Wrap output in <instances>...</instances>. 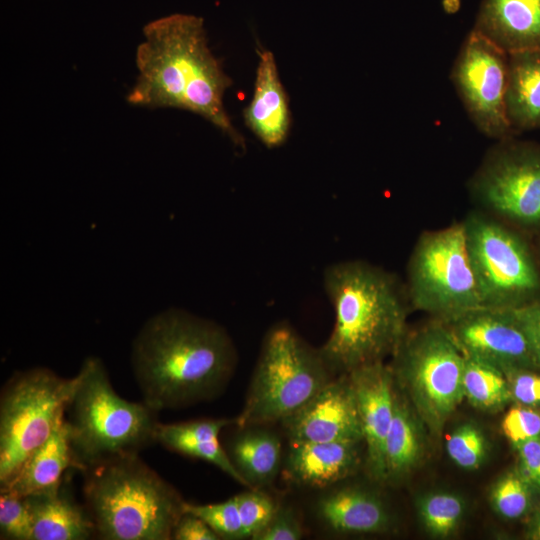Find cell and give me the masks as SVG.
Masks as SVG:
<instances>
[{
	"mask_svg": "<svg viewBox=\"0 0 540 540\" xmlns=\"http://www.w3.org/2000/svg\"><path fill=\"white\" fill-rule=\"evenodd\" d=\"M460 6V0H443V8L446 13H455Z\"/></svg>",
	"mask_w": 540,
	"mask_h": 540,
	"instance_id": "ab89813d",
	"label": "cell"
},
{
	"mask_svg": "<svg viewBox=\"0 0 540 540\" xmlns=\"http://www.w3.org/2000/svg\"><path fill=\"white\" fill-rule=\"evenodd\" d=\"M355 394L365 445V466L371 479L385 482V440L394 413L396 383L384 362L347 373Z\"/></svg>",
	"mask_w": 540,
	"mask_h": 540,
	"instance_id": "9a60e30c",
	"label": "cell"
},
{
	"mask_svg": "<svg viewBox=\"0 0 540 540\" xmlns=\"http://www.w3.org/2000/svg\"><path fill=\"white\" fill-rule=\"evenodd\" d=\"M142 32L135 53L138 74L126 101L192 112L243 147L223 103L232 81L209 48L203 18L174 13L150 21Z\"/></svg>",
	"mask_w": 540,
	"mask_h": 540,
	"instance_id": "7a4b0ae2",
	"label": "cell"
},
{
	"mask_svg": "<svg viewBox=\"0 0 540 540\" xmlns=\"http://www.w3.org/2000/svg\"><path fill=\"white\" fill-rule=\"evenodd\" d=\"M422 425L415 411L399 395L396 385L394 413L385 440V482L399 481L421 461L424 452Z\"/></svg>",
	"mask_w": 540,
	"mask_h": 540,
	"instance_id": "cb8c5ba5",
	"label": "cell"
},
{
	"mask_svg": "<svg viewBox=\"0 0 540 540\" xmlns=\"http://www.w3.org/2000/svg\"><path fill=\"white\" fill-rule=\"evenodd\" d=\"M172 539L218 540L220 538L200 517L190 512H184L174 528Z\"/></svg>",
	"mask_w": 540,
	"mask_h": 540,
	"instance_id": "74e56055",
	"label": "cell"
},
{
	"mask_svg": "<svg viewBox=\"0 0 540 540\" xmlns=\"http://www.w3.org/2000/svg\"><path fill=\"white\" fill-rule=\"evenodd\" d=\"M417 511L428 533L444 538L458 528L465 513V503L455 493L431 492L418 500Z\"/></svg>",
	"mask_w": 540,
	"mask_h": 540,
	"instance_id": "4316f807",
	"label": "cell"
},
{
	"mask_svg": "<svg viewBox=\"0 0 540 540\" xmlns=\"http://www.w3.org/2000/svg\"><path fill=\"white\" fill-rule=\"evenodd\" d=\"M444 324L465 356L503 373L539 370L530 342L511 308L482 306Z\"/></svg>",
	"mask_w": 540,
	"mask_h": 540,
	"instance_id": "4fadbf2b",
	"label": "cell"
},
{
	"mask_svg": "<svg viewBox=\"0 0 540 540\" xmlns=\"http://www.w3.org/2000/svg\"><path fill=\"white\" fill-rule=\"evenodd\" d=\"M71 467L76 469V462L64 418L51 437L28 456L0 490L19 497L53 493L61 487L63 474Z\"/></svg>",
	"mask_w": 540,
	"mask_h": 540,
	"instance_id": "ffe728a7",
	"label": "cell"
},
{
	"mask_svg": "<svg viewBox=\"0 0 540 540\" xmlns=\"http://www.w3.org/2000/svg\"><path fill=\"white\" fill-rule=\"evenodd\" d=\"M505 110L515 135L540 129V48L508 54Z\"/></svg>",
	"mask_w": 540,
	"mask_h": 540,
	"instance_id": "7402d4cb",
	"label": "cell"
},
{
	"mask_svg": "<svg viewBox=\"0 0 540 540\" xmlns=\"http://www.w3.org/2000/svg\"><path fill=\"white\" fill-rule=\"evenodd\" d=\"M302 537L303 528L293 509L279 506L269 524L254 540H299Z\"/></svg>",
	"mask_w": 540,
	"mask_h": 540,
	"instance_id": "e575fe53",
	"label": "cell"
},
{
	"mask_svg": "<svg viewBox=\"0 0 540 540\" xmlns=\"http://www.w3.org/2000/svg\"><path fill=\"white\" fill-rule=\"evenodd\" d=\"M76 377L64 418L77 470L112 457L139 454L157 442L159 411L144 401L119 396L99 358H86Z\"/></svg>",
	"mask_w": 540,
	"mask_h": 540,
	"instance_id": "5b68a950",
	"label": "cell"
},
{
	"mask_svg": "<svg viewBox=\"0 0 540 540\" xmlns=\"http://www.w3.org/2000/svg\"><path fill=\"white\" fill-rule=\"evenodd\" d=\"M529 536L532 539L540 540V510L532 519Z\"/></svg>",
	"mask_w": 540,
	"mask_h": 540,
	"instance_id": "f35d334b",
	"label": "cell"
},
{
	"mask_svg": "<svg viewBox=\"0 0 540 540\" xmlns=\"http://www.w3.org/2000/svg\"><path fill=\"white\" fill-rule=\"evenodd\" d=\"M502 431L513 446L540 436V410L517 404L502 420Z\"/></svg>",
	"mask_w": 540,
	"mask_h": 540,
	"instance_id": "d6a6232c",
	"label": "cell"
},
{
	"mask_svg": "<svg viewBox=\"0 0 540 540\" xmlns=\"http://www.w3.org/2000/svg\"><path fill=\"white\" fill-rule=\"evenodd\" d=\"M243 117L247 127L268 148L282 145L289 134L288 98L271 51L259 53L254 91Z\"/></svg>",
	"mask_w": 540,
	"mask_h": 540,
	"instance_id": "2e32d148",
	"label": "cell"
},
{
	"mask_svg": "<svg viewBox=\"0 0 540 540\" xmlns=\"http://www.w3.org/2000/svg\"><path fill=\"white\" fill-rule=\"evenodd\" d=\"M483 209L522 225L540 223V143L498 140L468 182Z\"/></svg>",
	"mask_w": 540,
	"mask_h": 540,
	"instance_id": "8fae6325",
	"label": "cell"
},
{
	"mask_svg": "<svg viewBox=\"0 0 540 540\" xmlns=\"http://www.w3.org/2000/svg\"><path fill=\"white\" fill-rule=\"evenodd\" d=\"M407 276L411 307L435 320L446 323L483 306L462 222L423 232L409 258Z\"/></svg>",
	"mask_w": 540,
	"mask_h": 540,
	"instance_id": "9c48e42d",
	"label": "cell"
},
{
	"mask_svg": "<svg viewBox=\"0 0 540 540\" xmlns=\"http://www.w3.org/2000/svg\"><path fill=\"white\" fill-rule=\"evenodd\" d=\"M289 478L313 488H327L351 476L360 464L363 441L290 442Z\"/></svg>",
	"mask_w": 540,
	"mask_h": 540,
	"instance_id": "e0dca14e",
	"label": "cell"
},
{
	"mask_svg": "<svg viewBox=\"0 0 540 540\" xmlns=\"http://www.w3.org/2000/svg\"><path fill=\"white\" fill-rule=\"evenodd\" d=\"M511 310L530 342L540 370V299L511 308Z\"/></svg>",
	"mask_w": 540,
	"mask_h": 540,
	"instance_id": "d590c367",
	"label": "cell"
},
{
	"mask_svg": "<svg viewBox=\"0 0 540 540\" xmlns=\"http://www.w3.org/2000/svg\"><path fill=\"white\" fill-rule=\"evenodd\" d=\"M462 225L483 307L515 308L535 300L540 276L523 240L479 212Z\"/></svg>",
	"mask_w": 540,
	"mask_h": 540,
	"instance_id": "30bf717a",
	"label": "cell"
},
{
	"mask_svg": "<svg viewBox=\"0 0 540 540\" xmlns=\"http://www.w3.org/2000/svg\"><path fill=\"white\" fill-rule=\"evenodd\" d=\"M0 532L2 539L32 540L33 520L24 497L1 492Z\"/></svg>",
	"mask_w": 540,
	"mask_h": 540,
	"instance_id": "1f68e13d",
	"label": "cell"
},
{
	"mask_svg": "<svg viewBox=\"0 0 540 540\" xmlns=\"http://www.w3.org/2000/svg\"><path fill=\"white\" fill-rule=\"evenodd\" d=\"M508 53L475 30L463 41L450 78L470 120L496 141L516 136L505 110Z\"/></svg>",
	"mask_w": 540,
	"mask_h": 540,
	"instance_id": "7c38bea8",
	"label": "cell"
},
{
	"mask_svg": "<svg viewBox=\"0 0 540 540\" xmlns=\"http://www.w3.org/2000/svg\"><path fill=\"white\" fill-rule=\"evenodd\" d=\"M472 29L508 54L540 48V0H482Z\"/></svg>",
	"mask_w": 540,
	"mask_h": 540,
	"instance_id": "ac0fdd59",
	"label": "cell"
},
{
	"mask_svg": "<svg viewBox=\"0 0 540 540\" xmlns=\"http://www.w3.org/2000/svg\"><path fill=\"white\" fill-rule=\"evenodd\" d=\"M511 400L517 404L540 406V375L530 369H514L504 372Z\"/></svg>",
	"mask_w": 540,
	"mask_h": 540,
	"instance_id": "836d02e7",
	"label": "cell"
},
{
	"mask_svg": "<svg viewBox=\"0 0 540 540\" xmlns=\"http://www.w3.org/2000/svg\"><path fill=\"white\" fill-rule=\"evenodd\" d=\"M232 441L230 458L250 488L271 484L281 465V442L270 430L242 428Z\"/></svg>",
	"mask_w": 540,
	"mask_h": 540,
	"instance_id": "d4e9b609",
	"label": "cell"
},
{
	"mask_svg": "<svg viewBox=\"0 0 540 540\" xmlns=\"http://www.w3.org/2000/svg\"><path fill=\"white\" fill-rule=\"evenodd\" d=\"M316 514L326 527L337 533H382L392 523L381 497L359 486L325 492L316 502Z\"/></svg>",
	"mask_w": 540,
	"mask_h": 540,
	"instance_id": "d6986e66",
	"label": "cell"
},
{
	"mask_svg": "<svg viewBox=\"0 0 540 540\" xmlns=\"http://www.w3.org/2000/svg\"><path fill=\"white\" fill-rule=\"evenodd\" d=\"M323 286L335 312L320 347L330 369L347 374L392 357L408 330L411 306L399 279L369 262L347 260L325 268Z\"/></svg>",
	"mask_w": 540,
	"mask_h": 540,
	"instance_id": "3957f363",
	"label": "cell"
},
{
	"mask_svg": "<svg viewBox=\"0 0 540 540\" xmlns=\"http://www.w3.org/2000/svg\"><path fill=\"white\" fill-rule=\"evenodd\" d=\"M533 489L520 471L507 472L491 488V505L501 517L518 519L530 510Z\"/></svg>",
	"mask_w": 540,
	"mask_h": 540,
	"instance_id": "83f0119b",
	"label": "cell"
},
{
	"mask_svg": "<svg viewBox=\"0 0 540 540\" xmlns=\"http://www.w3.org/2000/svg\"><path fill=\"white\" fill-rule=\"evenodd\" d=\"M446 451L451 460L467 470L477 469L484 462L488 442L483 431L474 423L458 426L446 441Z\"/></svg>",
	"mask_w": 540,
	"mask_h": 540,
	"instance_id": "f1b7e54d",
	"label": "cell"
},
{
	"mask_svg": "<svg viewBox=\"0 0 540 540\" xmlns=\"http://www.w3.org/2000/svg\"><path fill=\"white\" fill-rule=\"evenodd\" d=\"M232 422L222 418L160 423L156 440L172 451L212 463L238 483L249 487L219 441L222 429Z\"/></svg>",
	"mask_w": 540,
	"mask_h": 540,
	"instance_id": "603a6c76",
	"label": "cell"
},
{
	"mask_svg": "<svg viewBox=\"0 0 540 540\" xmlns=\"http://www.w3.org/2000/svg\"><path fill=\"white\" fill-rule=\"evenodd\" d=\"M281 423L290 442L363 441L357 402L348 374L336 376Z\"/></svg>",
	"mask_w": 540,
	"mask_h": 540,
	"instance_id": "5bb4252c",
	"label": "cell"
},
{
	"mask_svg": "<svg viewBox=\"0 0 540 540\" xmlns=\"http://www.w3.org/2000/svg\"><path fill=\"white\" fill-rule=\"evenodd\" d=\"M77 382L45 367L17 371L0 393V486L62 423Z\"/></svg>",
	"mask_w": 540,
	"mask_h": 540,
	"instance_id": "ba28073f",
	"label": "cell"
},
{
	"mask_svg": "<svg viewBox=\"0 0 540 540\" xmlns=\"http://www.w3.org/2000/svg\"><path fill=\"white\" fill-rule=\"evenodd\" d=\"M392 358L395 383L423 426L439 436L464 398L463 352L447 326L434 319L414 332L407 330Z\"/></svg>",
	"mask_w": 540,
	"mask_h": 540,
	"instance_id": "52a82bcc",
	"label": "cell"
},
{
	"mask_svg": "<svg viewBox=\"0 0 540 540\" xmlns=\"http://www.w3.org/2000/svg\"><path fill=\"white\" fill-rule=\"evenodd\" d=\"M463 393L470 404L485 411H497L511 400L505 374L488 363L468 356H465Z\"/></svg>",
	"mask_w": 540,
	"mask_h": 540,
	"instance_id": "484cf974",
	"label": "cell"
},
{
	"mask_svg": "<svg viewBox=\"0 0 540 540\" xmlns=\"http://www.w3.org/2000/svg\"><path fill=\"white\" fill-rule=\"evenodd\" d=\"M520 462V472L540 492V436L514 446Z\"/></svg>",
	"mask_w": 540,
	"mask_h": 540,
	"instance_id": "8d00e7d4",
	"label": "cell"
},
{
	"mask_svg": "<svg viewBox=\"0 0 540 540\" xmlns=\"http://www.w3.org/2000/svg\"><path fill=\"white\" fill-rule=\"evenodd\" d=\"M335 377L320 348L288 323H278L263 339L245 405L234 422L241 429L281 422Z\"/></svg>",
	"mask_w": 540,
	"mask_h": 540,
	"instance_id": "8992f818",
	"label": "cell"
},
{
	"mask_svg": "<svg viewBox=\"0 0 540 540\" xmlns=\"http://www.w3.org/2000/svg\"><path fill=\"white\" fill-rule=\"evenodd\" d=\"M236 497L244 538L254 539L269 524L279 506L269 495L257 489Z\"/></svg>",
	"mask_w": 540,
	"mask_h": 540,
	"instance_id": "4dcf8cb0",
	"label": "cell"
},
{
	"mask_svg": "<svg viewBox=\"0 0 540 540\" xmlns=\"http://www.w3.org/2000/svg\"><path fill=\"white\" fill-rule=\"evenodd\" d=\"M85 507L104 540H169L185 501L139 454L112 457L82 471Z\"/></svg>",
	"mask_w": 540,
	"mask_h": 540,
	"instance_id": "277c9868",
	"label": "cell"
},
{
	"mask_svg": "<svg viewBox=\"0 0 540 540\" xmlns=\"http://www.w3.org/2000/svg\"><path fill=\"white\" fill-rule=\"evenodd\" d=\"M24 498L33 520L32 540H86L96 536L86 507L77 504L66 487Z\"/></svg>",
	"mask_w": 540,
	"mask_h": 540,
	"instance_id": "44dd1931",
	"label": "cell"
},
{
	"mask_svg": "<svg viewBox=\"0 0 540 540\" xmlns=\"http://www.w3.org/2000/svg\"><path fill=\"white\" fill-rule=\"evenodd\" d=\"M184 512H190L205 521L220 539H243V528L237 497L214 504L184 503Z\"/></svg>",
	"mask_w": 540,
	"mask_h": 540,
	"instance_id": "f546056e",
	"label": "cell"
},
{
	"mask_svg": "<svg viewBox=\"0 0 540 540\" xmlns=\"http://www.w3.org/2000/svg\"><path fill=\"white\" fill-rule=\"evenodd\" d=\"M131 363L143 401L160 411L217 396L233 374L237 352L216 322L170 308L142 326Z\"/></svg>",
	"mask_w": 540,
	"mask_h": 540,
	"instance_id": "6da1fadb",
	"label": "cell"
}]
</instances>
